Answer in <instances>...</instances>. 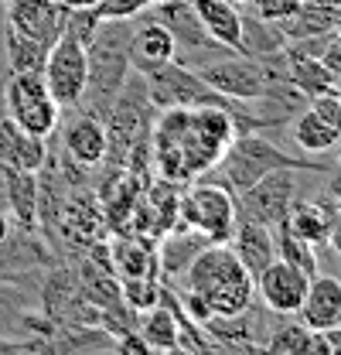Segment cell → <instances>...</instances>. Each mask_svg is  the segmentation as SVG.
Wrapping results in <instances>:
<instances>
[{
  "label": "cell",
  "mask_w": 341,
  "mask_h": 355,
  "mask_svg": "<svg viewBox=\"0 0 341 355\" xmlns=\"http://www.w3.org/2000/svg\"><path fill=\"white\" fill-rule=\"evenodd\" d=\"M232 106L236 99L161 110L154 123V164L164 181H195L222 161L229 144L239 137Z\"/></svg>",
  "instance_id": "cell-1"
},
{
  "label": "cell",
  "mask_w": 341,
  "mask_h": 355,
  "mask_svg": "<svg viewBox=\"0 0 341 355\" xmlns=\"http://www.w3.org/2000/svg\"><path fill=\"white\" fill-rule=\"evenodd\" d=\"M184 291L198 294L212 314H243L256 301V277L229 243H209L184 270Z\"/></svg>",
  "instance_id": "cell-2"
},
{
  "label": "cell",
  "mask_w": 341,
  "mask_h": 355,
  "mask_svg": "<svg viewBox=\"0 0 341 355\" xmlns=\"http://www.w3.org/2000/svg\"><path fill=\"white\" fill-rule=\"evenodd\" d=\"M130 21H103L99 35L89 44V79H85L82 103L85 113L92 116H106L116 103V96L123 92L130 72Z\"/></svg>",
  "instance_id": "cell-3"
},
{
  "label": "cell",
  "mask_w": 341,
  "mask_h": 355,
  "mask_svg": "<svg viewBox=\"0 0 341 355\" xmlns=\"http://www.w3.org/2000/svg\"><path fill=\"white\" fill-rule=\"evenodd\" d=\"M215 168H218V181L232 195H243L246 188H253L259 178H266L270 171H277V168H297V171L311 168V171H317L321 164H314L307 157H294V154L280 150L273 140L256 137V130H250V133H239L229 144V150L222 154V161Z\"/></svg>",
  "instance_id": "cell-4"
},
{
  "label": "cell",
  "mask_w": 341,
  "mask_h": 355,
  "mask_svg": "<svg viewBox=\"0 0 341 355\" xmlns=\"http://www.w3.org/2000/svg\"><path fill=\"white\" fill-rule=\"evenodd\" d=\"M3 116L35 137H51L62 123V106L48 92L42 72H10L3 83Z\"/></svg>",
  "instance_id": "cell-5"
},
{
  "label": "cell",
  "mask_w": 341,
  "mask_h": 355,
  "mask_svg": "<svg viewBox=\"0 0 341 355\" xmlns=\"http://www.w3.org/2000/svg\"><path fill=\"white\" fill-rule=\"evenodd\" d=\"M195 72L218 96L236 99V103H253L259 96H266L277 79H287V72H273L266 58H256V55H246V51H229V55L215 58V62L195 69Z\"/></svg>",
  "instance_id": "cell-6"
},
{
  "label": "cell",
  "mask_w": 341,
  "mask_h": 355,
  "mask_svg": "<svg viewBox=\"0 0 341 355\" xmlns=\"http://www.w3.org/2000/svg\"><path fill=\"white\" fill-rule=\"evenodd\" d=\"M177 216L209 243H229L239 219V202L222 181H195L177 198Z\"/></svg>",
  "instance_id": "cell-7"
},
{
  "label": "cell",
  "mask_w": 341,
  "mask_h": 355,
  "mask_svg": "<svg viewBox=\"0 0 341 355\" xmlns=\"http://www.w3.org/2000/svg\"><path fill=\"white\" fill-rule=\"evenodd\" d=\"M137 76L143 79L147 99H150L154 110L198 106V103H225V96H218L195 69H188L177 58L161 62V65H143V69H137Z\"/></svg>",
  "instance_id": "cell-8"
},
{
  "label": "cell",
  "mask_w": 341,
  "mask_h": 355,
  "mask_svg": "<svg viewBox=\"0 0 341 355\" xmlns=\"http://www.w3.org/2000/svg\"><path fill=\"white\" fill-rule=\"evenodd\" d=\"M44 86L58 99L62 110H76L82 103L85 79H89V44L79 42L69 28L62 31V38L48 48L44 58Z\"/></svg>",
  "instance_id": "cell-9"
},
{
  "label": "cell",
  "mask_w": 341,
  "mask_h": 355,
  "mask_svg": "<svg viewBox=\"0 0 341 355\" xmlns=\"http://www.w3.org/2000/svg\"><path fill=\"white\" fill-rule=\"evenodd\" d=\"M150 10H157V21L168 24V31L177 42V62H184L188 69H202V65H209V62L232 51V48L218 44L205 31V24L198 21L191 0H164V3H157Z\"/></svg>",
  "instance_id": "cell-10"
},
{
  "label": "cell",
  "mask_w": 341,
  "mask_h": 355,
  "mask_svg": "<svg viewBox=\"0 0 341 355\" xmlns=\"http://www.w3.org/2000/svg\"><path fill=\"white\" fill-rule=\"evenodd\" d=\"M294 202H297V168H277L239 195V212L266 225H277L280 219H287Z\"/></svg>",
  "instance_id": "cell-11"
},
{
  "label": "cell",
  "mask_w": 341,
  "mask_h": 355,
  "mask_svg": "<svg viewBox=\"0 0 341 355\" xmlns=\"http://www.w3.org/2000/svg\"><path fill=\"white\" fill-rule=\"evenodd\" d=\"M3 24L14 28L17 35L31 38V42L51 48L69 24V10L58 0H7L3 3Z\"/></svg>",
  "instance_id": "cell-12"
},
{
  "label": "cell",
  "mask_w": 341,
  "mask_h": 355,
  "mask_svg": "<svg viewBox=\"0 0 341 355\" xmlns=\"http://www.w3.org/2000/svg\"><path fill=\"white\" fill-rule=\"evenodd\" d=\"M307 284H311V273H304L300 266L287 263V260H273L256 273V294L263 301V308L273 311V314H297L300 301L307 294Z\"/></svg>",
  "instance_id": "cell-13"
},
{
  "label": "cell",
  "mask_w": 341,
  "mask_h": 355,
  "mask_svg": "<svg viewBox=\"0 0 341 355\" xmlns=\"http://www.w3.org/2000/svg\"><path fill=\"white\" fill-rule=\"evenodd\" d=\"M65 154L72 157V164H79L85 171L99 168L106 157H110V133H106V123L92 113H82L76 116L69 127H65Z\"/></svg>",
  "instance_id": "cell-14"
},
{
  "label": "cell",
  "mask_w": 341,
  "mask_h": 355,
  "mask_svg": "<svg viewBox=\"0 0 341 355\" xmlns=\"http://www.w3.org/2000/svg\"><path fill=\"white\" fill-rule=\"evenodd\" d=\"M297 318L314 328V331H328L341 324V280L328 273H314L307 284V294L300 301Z\"/></svg>",
  "instance_id": "cell-15"
},
{
  "label": "cell",
  "mask_w": 341,
  "mask_h": 355,
  "mask_svg": "<svg viewBox=\"0 0 341 355\" xmlns=\"http://www.w3.org/2000/svg\"><path fill=\"white\" fill-rule=\"evenodd\" d=\"M229 246L236 250V257L246 263V270H250L253 277L266 263L277 260V236H273V225L253 219V216H246V212H239L236 229H232V236H229Z\"/></svg>",
  "instance_id": "cell-16"
},
{
  "label": "cell",
  "mask_w": 341,
  "mask_h": 355,
  "mask_svg": "<svg viewBox=\"0 0 341 355\" xmlns=\"http://www.w3.org/2000/svg\"><path fill=\"white\" fill-rule=\"evenodd\" d=\"M0 171H3V209L24 232H35L38 209H42L38 171H21V168H0Z\"/></svg>",
  "instance_id": "cell-17"
},
{
  "label": "cell",
  "mask_w": 341,
  "mask_h": 355,
  "mask_svg": "<svg viewBox=\"0 0 341 355\" xmlns=\"http://www.w3.org/2000/svg\"><path fill=\"white\" fill-rule=\"evenodd\" d=\"M44 164H48V144H44V137L21 130L10 116H0V168L42 171Z\"/></svg>",
  "instance_id": "cell-18"
},
{
  "label": "cell",
  "mask_w": 341,
  "mask_h": 355,
  "mask_svg": "<svg viewBox=\"0 0 341 355\" xmlns=\"http://www.w3.org/2000/svg\"><path fill=\"white\" fill-rule=\"evenodd\" d=\"M198 21L218 44L243 51V10L232 0H191Z\"/></svg>",
  "instance_id": "cell-19"
},
{
  "label": "cell",
  "mask_w": 341,
  "mask_h": 355,
  "mask_svg": "<svg viewBox=\"0 0 341 355\" xmlns=\"http://www.w3.org/2000/svg\"><path fill=\"white\" fill-rule=\"evenodd\" d=\"M283 62H287V79H290L304 96L314 99V96L335 89V72L324 65L321 55H307V48L287 44V48H283Z\"/></svg>",
  "instance_id": "cell-20"
},
{
  "label": "cell",
  "mask_w": 341,
  "mask_h": 355,
  "mask_svg": "<svg viewBox=\"0 0 341 355\" xmlns=\"http://www.w3.org/2000/svg\"><path fill=\"white\" fill-rule=\"evenodd\" d=\"M177 58V42L168 31V24H161L157 17L140 24L133 35H130V65L133 72L143 69V65H161V62H170Z\"/></svg>",
  "instance_id": "cell-21"
},
{
  "label": "cell",
  "mask_w": 341,
  "mask_h": 355,
  "mask_svg": "<svg viewBox=\"0 0 341 355\" xmlns=\"http://www.w3.org/2000/svg\"><path fill=\"white\" fill-rule=\"evenodd\" d=\"M287 225L297 232L300 239H307L311 246H328L331 243V229H335V212L324 209L321 202H294L287 212Z\"/></svg>",
  "instance_id": "cell-22"
},
{
  "label": "cell",
  "mask_w": 341,
  "mask_h": 355,
  "mask_svg": "<svg viewBox=\"0 0 341 355\" xmlns=\"http://www.w3.org/2000/svg\"><path fill=\"white\" fill-rule=\"evenodd\" d=\"M137 335L143 338V345H147L150 352H174V349H181V321H177V314L170 308H164V304L147 308V314L140 318Z\"/></svg>",
  "instance_id": "cell-23"
},
{
  "label": "cell",
  "mask_w": 341,
  "mask_h": 355,
  "mask_svg": "<svg viewBox=\"0 0 341 355\" xmlns=\"http://www.w3.org/2000/svg\"><path fill=\"white\" fill-rule=\"evenodd\" d=\"M290 140L297 144L307 157H317V154H331V147H335L338 133L331 130V127L317 116V110L307 103L297 116L290 120Z\"/></svg>",
  "instance_id": "cell-24"
},
{
  "label": "cell",
  "mask_w": 341,
  "mask_h": 355,
  "mask_svg": "<svg viewBox=\"0 0 341 355\" xmlns=\"http://www.w3.org/2000/svg\"><path fill=\"white\" fill-rule=\"evenodd\" d=\"M209 246V239L195 229H174L168 239L161 243V270L164 277H184V270L191 266V260Z\"/></svg>",
  "instance_id": "cell-25"
},
{
  "label": "cell",
  "mask_w": 341,
  "mask_h": 355,
  "mask_svg": "<svg viewBox=\"0 0 341 355\" xmlns=\"http://www.w3.org/2000/svg\"><path fill=\"white\" fill-rule=\"evenodd\" d=\"M3 55H7L10 72H42L48 48L31 42V38H24V35H17L14 28L3 24Z\"/></svg>",
  "instance_id": "cell-26"
},
{
  "label": "cell",
  "mask_w": 341,
  "mask_h": 355,
  "mask_svg": "<svg viewBox=\"0 0 341 355\" xmlns=\"http://www.w3.org/2000/svg\"><path fill=\"white\" fill-rule=\"evenodd\" d=\"M273 236H277V257L287 260V263L300 266L304 273H317V257H314V246L307 239H300L297 232L287 225V219H280L273 225Z\"/></svg>",
  "instance_id": "cell-27"
},
{
  "label": "cell",
  "mask_w": 341,
  "mask_h": 355,
  "mask_svg": "<svg viewBox=\"0 0 341 355\" xmlns=\"http://www.w3.org/2000/svg\"><path fill=\"white\" fill-rule=\"evenodd\" d=\"M143 10H150L143 0H103V3L96 7L99 21H133V17L143 14Z\"/></svg>",
  "instance_id": "cell-28"
},
{
  "label": "cell",
  "mask_w": 341,
  "mask_h": 355,
  "mask_svg": "<svg viewBox=\"0 0 341 355\" xmlns=\"http://www.w3.org/2000/svg\"><path fill=\"white\" fill-rule=\"evenodd\" d=\"M253 7H256V17H263L270 24H280V21L297 14L304 7V0H253Z\"/></svg>",
  "instance_id": "cell-29"
},
{
  "label": "cell",
  "mask_w": 341,
  "mask_h": 355,
  "mask_svg": "<svg viewBox=\"0 0 341 355\" xmlns=\"http://www.w3.org/2000/svg\"><path fill=\"white\" fill-rule=\"evenodd\" d=\"M311 106L317 110V116L331 127L335 133H341V96L331 89V92H321V96H314L311 99Z\"/></svg>",
  "instance_id": "cell-30"
},
{
  "label": "cell",
  "mask_w": 341,
  "mask_h": 355,
  "mask_svg": "<svg viewBox=\"0 0 341 355\" xmlns=\"http://www.w3.org/2000/svg\"><path fill=\"white\" fill-rule=\"evenodd\" d=\"M65 10H96L103 0H58Z\"/></svg>",
  "instance_id": "cell-31"
},
{
  "label": "cell",
  "mask_w": 341,
  "mask_h": 355,
  "mask_svg": "<svg viewBox=\"0 0 341 355\" xmlns=\"http://www.w3.org/2000/svg\"><path fill=\"white\" fill-rule=\"evenodd\" d=\"M328 191H331V205H335V212L341 216V171L328 181Z\"/></svg>",
  "instance_id": "cell-32"
},
{
  "label": "cell",
  "mask_w": 341,
  "mask_h": 355,
  "mask_svg": "<svg viewBox=\"0 0 341 355\" xmlns=\"http://www.w3.org/2000/svg\"><path fill=\"white\" fill-rule=\"evenodd\" d=\"M7 239H10V216L0 209V246H3Z\"/></svg>",
  "instance_id": "cell-33"
},
{
  "label": "cell",
  "mask_w": 341,
  "mask_h": 355,
  "mask_svg": "<svg viewBox=\"0 0 341 355\" xmlns=\"http://www.w3.org/2000/svg\"><path fill=\"white\" fill-rule=\"evenodd\" d=\"M331 154H335V161H338V168H341V133H338V140H335V147H331Z\"/></svg>",
  "instance_id": "cell-34"
},
{
  "label": "cell",
  "mask_w": 341,
  "mask_h": 355,
  "mask_svg": "<svg viewBox=\"0 0 341 355\" xmlns=\"http://www.w3.org/2000/svg\"><path fill=\"white\" fill-rule=\"evenodd\" d=\"M0 284H17V273H3L0 270Z\"/></svg>",
  "instance_id": "cell-35"
},
{
  "label": "cell",
  "mask_w": 341,
  "mask_h": 355,
  "mask_svg": "<svg viewBox=\"0 0 341 355\" xmlns=\"http://www.w3.org/2000/svg\"><path fill=\"white\" fill-rule=\"evenodd\" d=\"M143 3H147V7H157V3H164V0H143Z\"/></svg>",
  "instance_id": "cell-36"
},
{
  "label": "cell",
  "mask_w": 341,
  "mask_h": 355,
  "mask_svg": "<svg viewBox=\"0 0 341 355\" xmlns=\"http://www.w3.org/2000/svg\"><path fill=\"white\" fill-rule=\"evenodd\" d=\"M335 31L341 35V10H338V21H335Z\"/></svg>",
  "instance_id": "cell-37"
},
{
  "label": "cell",
  "mask_w": 341,
  "mask_h": 355,
  "mask_svg": "<svg viewBox=\"0 0 341 355\" xmlns=\"http://www.w3.org/2000/svg\"><path fill=\"white\" fill-rule=\"evenodd\" d=\"M232 3H253V0H232Z\"/></svg>",
  "instance_id": "cell-38"
}]
</instances>
